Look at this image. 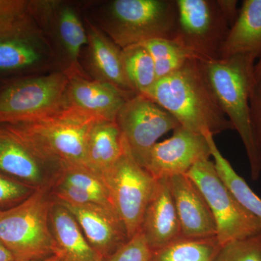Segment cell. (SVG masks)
I'll list each match as a JSON object with an SVG mask.
<instances>
[{"mask_svg": "<svg viewBox=\"0 0 261 261\" xmlns=\"http://www.w3.org/2000/svg\"><path fill=\"white\" fill-rule=\"evenodd\" d=\"M49 223L58 261L104 260L88 243L73 215L56 200L51 204Z\"/></svg>", "mask_w": 261, "mask_h": 261, "instance_id": "cell-19", "label": "cell"}, {"mask_svg": "<svg viewBox=\"0 0 261 261\" xmlns=\"http://www.w3.org/2000/svg\"><path fill=\"white\" fill-rule=\"evenodd\" d=\"M254 79L255 81L261 80V58L258 60L254 68Z\"/></svg>", "mask_w": 261, "mask_h": 261, "instance_id": "cell-35", "label": "cell"}, {"mask_svg": "<svg viewBox=\"0 0 261 261\" xmlns=\"http://www.w3.org/2000/svg\"><path fill=\"white\" fill-rule=\"evenodd\" d=\"M116 123L130 155L145 169L158 140L180 126L171 113L142 94H135L125 102Z\"/></svg>", "mask_w": 261, "mask_h": 261, "instance_id": "cell-10", "label": "cell"}, {"mask_svg": "<svg viewBox=\"0 0 261 261\" xmlns=\"http://www.w3.org/2000/svg\"><path fill=\"white\" fill-rule=\"evenodd\" d=\"M140 232L152 251L181 238V224L168 179L159 180L146 209Z\"/></svg>", "mask_w": 261, "mask_h": 261, "instance_id": "cell-18", "label": "cell"}, {"mask_svg": "<svg viewBox=\"0 0 261 261\" xmlns=\"http://www.w3.org/2000/svg\"><path fill=\"white\" fill-rule=\"evenodd\" d=\"M3 136L0 173L34 189L49 187L50 180L47 178V168L22 146Z\"/></svg>", "mask_w": 261, "mask_h": 261, "instance_id": "cell-22", "label": "cell"}, {"mask_svg": "<svg viewBox=\"0 0 261 261\" xmlns=\"http://www.w3.org/2000/svg\"><path fill=\"white\" fill-rule=\"evenodd\" d=\"M151 255L152 250L140 231L103 261H149Z\"/></svg>", "mask_w": 261, "mask_h": 261, "instance_id": "cell-30", "label": "cell"}, {"mask_svg": "<svg viewBox=\"0 0 261 261\" xmlns=\"http://www.w3.org/2000/svg\"><path fill=\"white\" fill-rule=\"evenodd\" d=\"M48 188L37 189L18 205L0 211V241L15 261L42 260L55 255L49 223L54 200Z\"/></svg>", "mask_w": 261, "mask_h": 261, "instance_id": "cell-5", "label": "cell"}, {"mask_svg": "<svg viewBox=\"0 0 261 261\" xmlns=\"http://www.w3.org/2000/svg\"><path fill=\"white\" fill-rule=\"evenodd\" d=\"M99 27L121 49L177 32L176 0H113L99 13Z\"/></svg>", "mask_w": 261, "mask_h": 261, "instance_id": "cell-4", "label": "cell"}, {"mask_svg": "<svg viewBox=\"0 0 261 261\" xmlns=\"http://www.w3.org/2000/svg\"><path fill=\"white\" fill-rule=\"evenodd\" d=\"M255 62L250 56L202 61L206 78L220 108L243 141L252 180L258 179L261 174V158L254 138L250 115Z\"/></svg>", "mask_w": 261, "mask_h": 261, "instance_id": "cell-3", "label": "cell"}, {"mask_svg": "<svg viewBox=\"0 0 261 261\" xmlns=\"http://www.w3.org/2000/svg\"><path fill=\"white\" fill-rule=\"evenodd\" d=\"M97 117L66 102L20 123H0L5 137L22 146L56 173L66 166L86 168L85 153L91 130Z\"/></svg>", "mask_w": 261, "mask_h": 261, "instance_id": "cell-1", "label": "cell"}, {"mask_svg": "<svg viewBox=\"0 0 261 261\" xmlns=\"http://www.w3.org/2000/svg\"><path fill=\"white\" fill-rule=\"evenodd\" d=\"M205 197L214 216L221 246L261 232L257 220L243 207L220 178L214 161L196 163L187 173Z\"/></svg>", "mask_w": 261, "mask_h": 261, "instance_id": "cell-7", "label": "cell"}, {"mask_svg": "<svg viewBox=\"0 0 261 261\" xmlns=\"http://www.w3.org/2000/svg\"><path fill=\"white\" fill-rule=\"evenodd\" d=\"M0 261H15L13 255L0 241Z\"/></svg>", "mask_w": 261, "mask_h": 261, "instance_id": "cell-34", "label": "cell"}, {"mask_svg": "<svg viewBox=\"0 0 261 261\" xmlns=\"http://www.w3.org/2000/svg\"><path fill=\"white\" fill-rule=\"evenodd\" d=\"M127 77L135 92L145 94L157 82L152 56L142 44L122 49Z\"/></svg>", "mask_w": 261, "mask_h": 261, "instance_id": "cell-26", "label": "cell"}, {"mask_svg": "<svg viewBox=\"0 0 261 261\" xmlns=\"http://www.w3.org/2000/svg\"><path fill=\"white\" fill-rule=\"evenodd\" d=\"M215 261H261V232L222 245Z\"/></svg>", "mask_w": 261, "mask_h": 261, "instance_id": "cell-28", "label": "cell"}, {"mask_svg": "<svg viewBox=\"0 0 261 261\" xmlns=\"http://www.w3.org/2000/svg\"><path fill=\"white\" fill-rule=\"evenodd\" d=\"M65 102L72 107L107 121H116L125 102L135 94L123 92L111 84L87 80L84 75H68Z\"/></svg>", "mask_w": 261, "mask_h": 261, "instance_id": "cell-15", "label": "cell"}, {"mask_svg": "<svg viewBox=\"0 0 261 261\" xmlns=\"http://www.w3.org/2000/svg\"><path fill=\"white\" fill-rule=\"evenodd\" d=\"M124 147L121 159L102 178L129 240L140 231L146 209L159 180L136 162L125 142Z\"/></svg>", "mask_w": 261, "mask_h": 261, "instance_id": "cell-8", "label": "cell"}, {"mask_svg": "<svg viewBox=\"0 0 261 261\" xmlns=\"http://www.w3.org/2000/svg\"><path fill=\"white\" fill-rule=\"evenodd\" d=\"M221 13L227 20L230 27L233 25L238 18L239 11L238 2L236 0H216Z\"/></svg>", "mask_w": 261, "mask_h": 261, "instance_id": "cell-33", "label": "cell"}, {"mask_svg": "<svg viewBox=\"0 0 261 261\" xmlns=\"http://www.w3.org/2000/svg\"><path fill=\"white\" fill-rule=\"evenodd\" d=\"M3 136L2 134L1 129H0V147H1L2 142H3Z\"/></svg>", "mask_w": 261, "mask_h": 261, "instance_id": "cell-37", "label": "cell"}, {"mask_svg": "<svg viewBox=\"0 0 261 261\" xmlns=\"http://www.w3.org/2000/svg\"><path fill=\"white\" fill-rule=\"evenodd\" d=\"M145 96L167 111L180 126L198 134L234 130L220 108L202 61L190 60L171 74L159 79Z\"/></svg>", "mask_w": 261, "mask_h": 261, "instance_id": "cell-2", "label": "cell"}, {"mask_svg": "<svg viewBox=\"0 0 261 261\" xmlns=\"http://www.w3.org/2000/svg\"><path fill=\"white\" fill-rule=\"evenodd\" d=\"M250 121L257 150L261 158V80L254 81L250 95Z\"/></svg>", "mask_w": 261, "mask_h": 261, "instance_id": "cell-31", "label": "cell"}, {"mask_svg": "<svg viewBox=\"0 0 261 261\" xmlns=\"http://www.w3.org/2000/svg\"><path fill=\"white\" fill-rule=\"evenodd\" d=\"M124 148L123 137L116 121H97L87 140L86 168L102 177L121 159Z\"/></svg>", "mask_w": 261, "mask_h": 261, "instance_id": "cell-21", "label": "cell"}, {"mask_svg": "<svg viewBox=\"0 0 261 261\" xmlns=\"http://www.w3.org/2000/svg\"><path fill=\"white\" fill-rule=\"evenodd\" d=\"M68 82L63 71L8 82L0 88V123L25 121L61 106Z\"/></svg>", "mask_w": 261, "mask_h": 261, "instance_id": "cell-9", "label": "cell"}, {"mask_svg": "<svg viewBox=\"0 0 261 261\" xmlns=\"http://www.w3.org/2000/svg\"><path fill=\"white\" fill-rule=\"evenodd\" d=\"M47 35L29 10L0 19V80L32 76L54 61Z\"/></svg>", "mask_w": 261, "mask_h": 261, "instance_id": "cell-6", "label": "cell"}, {"mask_svg": "<svg viewBox=\"0 0 261 261\" xmlns=\"http://www.w3.org/2000/svg\"><path fill=\"white\" fill-rule=\"evenodd\" d=\"M141 44L152 56L158 80L174 73L190 60L197 59L176 38L152 39Z\"/></svg>", "mask_w": 261, "mask_h": 261, "instance_id": "cell-25", "label": "cell"}, {"mask_svg": "<svg viewBox=\"0 0 261 261\" xmlns=\"http://www.w3.org/2000/svg\"><path fill=\"white\" fill-rule=\"evenodd\" d=\"M210 147L211 155L220 178L232 192L240 203L257 220L261 227V198L247 185L245 180L233 169L216 145L214 135L210 132L202 134Z\"/></svg>", "mask_w": 261, "mask_h": 261, "instance_id": "cell-23", "label": "cell"}, {"mask_svg": "<svg viewBox=\"0 0 261 261\" xmlns=\"http://www.w3.org/2000/svg\"><path fill=\"white\" fill-rule=\"evenodd\" d=\"M61 203L73 215L88 243L103 259L128 241L124 226L112 209L99 205Z\"/></svg>", "mask_w": 261, "mask_h": 261, "instance_id": "cell-14", "label": "cell"}, {"mask_svg": "<svg viewBox=\"0 0 261 261\" xmlns=\"http://www.w3.org/2000/svg\"><path fill=\"white\" fill-rule=\"evenodd\" d=\"M37 189L24 185L0 173V211L15 207Z\"/></svg>", "mask_w": 261, "mask_h": 261, "instance_id": "cell-29", "label": "cell"}, {"mask_svg": "<svg viewBox=\"0 0 261 261\" xmlns=\"http://www.w3.org/2000/svg\"><path fill=\"white\" fill-rule=\"evenodd\" d=\"M168 180L181 224L182 237L210 238L217 236L210 207L191 178L185 174Z\"/></svg>", "mask_w": 261, "mask_h": 261, "instance_id": "cell-16", "label": "cell"}, {"mask_svg": "<svg viewBox=\"0 0 261 261\" xmlns=\"http://www.w3.org/2000/svg\"><path fill=\"white\" fill-rule=\"evenodd\" d=\"M29 261H58V257L56 256H51L50 257H48L47 259H44V260H29Z\"/></svg>", "mask_w": 261, "mask_h": 261, "instance_id": "cell-36", "label": "cell"}, {"mask_svg": "<svg viewBox=\"0 0 261 261\" xmlns=\"http://www.w3.org/2000/svg\"><path fill=\"white\" fill-rule=\"evenodd\" d=\"M29 12L45 34L49 32L56 39L66 65L65 73L83 75L79 61L88 37L76 10L62 2L29 1Z\"/></svg>", "mask_w": 261, "mask_h": 261, "instance_id": "cell-12", "label": "cell"}, {"mask_svg": "<svg viewBox=\"0 0 261 261\" xmlns=\"http://www.w3.org/2000/svg\"><path fill=\"white\" fill-rule=\"evenodd\" d=\"M235 56L261 58V0H244L238 18L230 27L219 59Z\"/></svg>", "mask_w": 261, "mask_h": 261, "instance_id": "cell-20", "label": "cell"}, {"mask_svg": "<svg viewBox=\"0 0 261 261\" xmlns=\"http://www.w3.org/2000/svg\"><path fill=\"white\" fill-rule=\"evenodd\" d=\"M54 181L63 182L71 185L92 196L99 203L116 212L104 180L87 168L78 166L60 168L55 175Z\"/></svg>", "mask_w": 261, "mask_h": 261, "instance_id": "cell-27", "label": "cell"}, {"mask_svg": "<svg viewBox=\"0 0 261 261\" xmlns=\"http://www.w3.org/2000/svg\"><path fill=\"white\" fill-rule=\"evenodd\" d=\"M85 27L88 37L87 62L94 80L111 84L127 93L137 94L127 77L121 48L88 19Z\"/></svg>", "mask_w": 261, "mask_h": 261, "instance_id": "cell-17", "label": "cell"}, {"mask_svg": "<svg viewBox=\"0 0 261 261\" xmlns=\"http://www.w3.org/2000/svg\"><path fill=\"white\" fill-rule=\"evenodd\" d=\"M176 39L200 61L219 59L230 25L216 0H176Z\"/></svg>", "mask_w": 261, "mask_h": 261, "instance_id": "cell-11", "label": "cell"}, {"mask_svg": "<svg viewBox=\"0 0 261 261\" xmlns=\"http://www.w3.org/2000/svg\"><path fill=\"white\" fill-rule=\"evenodd\" d=\"M210 157L205 136L179 126L170 138L154 146L145 169L156 180L168 179L187 174L196 163Z\"/></svg>", "mask_w": 261, "mask_h": 261, "instance_id": "cell-13", "label": "cell"}, {"mask_svg": "<svg viewBox=\"0 0 261 261\" xmlns=\"http://www.w3.org/2000/svg\"><path fill=\"white\" fill-rule=\"evenodd\" d=\"M29 3L23 0H0V19L27 13Z\"/></svg>", "mask_w": 261, "mask_h": 261, "instance_id": "cell-32", "label": "cell"}, {"mask_svg": "<svg viewBox=\"0 0 261 261\" xmlns=\"http://www.w3.org/2000/svg\"><path fill=\"white\" fill-rule=\"evenodd\" d=\"M221 245L217 238L181 237L166 246L152 250L149 261H215Z\"/></svg>", "mask_w": 261, "mask_h": 261, "instance_id": "cell-24", "label": "cell"}]
</instances>
